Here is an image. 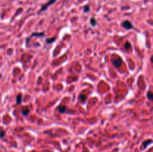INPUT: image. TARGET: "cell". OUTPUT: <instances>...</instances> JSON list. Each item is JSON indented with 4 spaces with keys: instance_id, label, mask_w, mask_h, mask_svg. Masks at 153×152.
Listing matches in <instances>:
<instances>
[{
    "instance_id": "9c48e42d",
    "label": "cell",
    "mask_w": 153,
    "mask_h": 152,
    "mask_svg": "<svg viewBox=\"0 0 153 152\" xmlns=\"http://www.w3.org/2000/svg\"><path fill=\"white\" fill-rule=\"evenodd\" d=\"M90 24L91 25H93V26H95L96 25V20L95 18L92 17L90 19Z\"/></svg>"
},
{
    "instance_id": "277c9868",
    "label": "cell",
    "mask_w": 153,
    "mask_h": 152,
    "mask_svg": "<svg viewBox=\"0 0 153 152\" xmlns=\"http://www.w3.org/2000/svg\"><path fill=\"white\" fill-rule=\"evenodd\" d=\"M55 1H56V0H50V1H49V2H48V3H47V4H45L43 6V7H42V8H41V11H45L46 10V9H47V8H48L49 6L50 5H52V4H53V3H54L55 2Z\"/></svg>"
},
{
    "instance_id": "4fadbf2b",
    "label": "cell",
    "mask_w": 153,
    "mask_h": 152,
    "mask_svg": "<svg viewBox=\"0 0 153 152\" xmlns=\"http://www.w3.org/2000/svg\"><path fill=\"white\" fill-rule=\"evenodd\" d=\"M31 36H37V37H40V36H43V32H42V33H33Z\"/></svg>"
},
{
    "instance_id": "8992f818",
    "label": "cell",
    "mask_w": 153,
    "mask_h": 152,
    "mask_svg": "<svg viewBox=\"0 0 153 152\" xmlns=\"http://www.w3.org/2000/svg\"><path fill=\"white\" fill-rule=\"evenodd\" d=\"M22 113L23 116H27L29 115V109L27 107H24L23 109H22Z\"/></svg>"
},
{
    "instance_id": "7a4b0ae2",
    "label": "cell",
    "mask_w": 153,
    "mask_h": 152,
    "mask_svg": "<svg viewBox=\"0 0 153 152\" xmlns=\"http://www.w3.org/2000/svg\"><path fill=\"white\" fill-rule=\"evenodd\" d=\"M122 27H124L126 29H132L133 28V25L132 24V22L128 20H125L122 23Z\"/></svg>"
},
{
    "instance_id": "30bf717a",
    "label": "cell",
    "mask_w": 153,
    "mask_h": 152,
    "mask_svg": "<svg viewBox=\"0 0 153 152\" xmlns=\"http://www.w3.org/2000/svg\"><path fill=\"white\" fill-rule=\"evenodd\" d=\"M86 98H87V96H86L85 95H80L79 96V99H80V101H85Z\"/></svg>"
},
{
    "instance_id": "5b68a950",
    "label": "cell",
    "mask_w": 153,
    "mask_h": 152,
    "mask_svg": "<svg viewBox=\"0 0 153 152\" xmlns=\"http://www.w3.org/2000/svg\"><path fill=\"white\" fill-rule=\"evenodd\" d=\"M58 111H59V113H65L67 110V107L64 105H61L58 107Z\"/></svg>"
},
{
    "instance_id": "52a82bcc",
    "label": "cell",
    "mask_w": 153,
    "mask_h": 152,
    "mask_svg": "<svg viewBox=\"0 0 153 152\" xmlns=\"http://www.w3.org/2000/svg\"><path fill=\"white\" fill-rule=\"evenodd\" d=\"M22 101V95L21 94H18L17 96V104H19L21 103Z\"/></svg>"
},
{
    "instance_id": "9a60e30c",
    "label": "cell",
    "mask_w": 153,
    "mask_h": 152,
    "mask_svg": "<svg viewBox=\"0 0 153 152\" xmlns=\"http://www.w3.org/2000/svg\"><path fill=\"white\" fill-rule=\"evenodd\" d=\"M90 10V8H89V6L88 5H86L85 7H84V12H88Z\"/></svg>"
},
{
    "instance_id": "6da1fadb",
    "label": "cell",
    "mask_w": 153,
    "mask_h": 152,
    "mask_svg": "<svg viewBox=\"0 0 153 152\" xmlns=\"http://www.w3.org/2000/svg\"><path fill=\"white\" fill-rule=\"evenodd\" d=\"M113 65L116 67H120L121 65L122 64V60L120 57H117V58H114L111 60Z\"/></svg>"
},
{
    "instance_id": "ba28073f",
    "label": "cell",
    "mask_w": 153,
    "mask_h": 152,
    "mask_svg": "<svg viewBox=\"0 0 153 152\" xmlns=\"http://www.w3.org/2000/svg\"><path fill=\"white\" fill-rule=\"evenodd\" d=\"M147 98H149V100L152 101L153 99V94L151 91H149L147 93Z\"/></svg>"
},
{
    "instance_id": "8fae6325",
    "label": "cell",
    "mask_w": 153,
    "mask_h": 152,
    "mask_svg": "<svg viewBox=\"0 0 153 152\" xmlns=\"http://www.w3.org/2000/svg\"><path fill=\"white\" fill-rule=\"evenodd\" d=\"M125 49H131V44H130V43H128V42L126 43V44H125Z\"/></svg>"
},
{
    "instance_id": "3957f363",
    "label": "cell",
    "mask_w": 153,
    "mask_h": 152,
    "mask_svg": "<svg viewBox=\"0 0 153 152\" xmlns=\"http://www.w3.org/2000/svg\"><path fill=\"white\" fill-rule=\"evenodd\" d=\"M152 139H148V140L144 141V142H143V144H142V146L140 147V149H141V150H144V149H145L146 148H147L148 145H149L152 144Z\"/></svg>"
},
{
    "instance_id": "7c38bea8",
    "label": "cell",
    "mask_w": 153,
    "mask_h": 152,
    "mask_svg": "<svg viewBox=\"0 0 153 152\" xmlns=\"http://www.w3.org/2000/svg\"><path fill=\"white\" fill-rule=\"evenodd\" d=\"M5 132L4 131L0 130V138H3L5 137Z\"/></svg>"
},
{
    "instance_id": "5bb4252c",
    "label": "cell",
    "mask_w": 153,
    "mask_h": 152,
    "mask_svg": "<svg viewBox=\"0 0 153 152\" xmlns=\"http://www.w3.org/2000/svg\"><path fill=\"white\" fill-rule=\"evenodd\" d=\"M55 40V37H53V38H52V39H47V43H53V42H54Z\"/></svg>"
}]
</instances>
